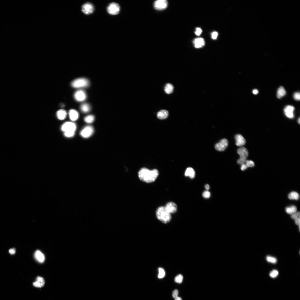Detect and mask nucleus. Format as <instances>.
Instances as JSON below:
<instances>
[{
    "label": "nucleus",
    "mask_w": 300,
    "mask_h": 300,
    "mask_svg": "<svg viewBox=\"0 0 300 300\" xmlns=\"http://www.w3.org/2000/svg\"><path fill=\"white\" fill-rule=\"evenodd\" d=\"M159 174L158 170L154 169L152 170L145 168H141L138 173V177L142 181L151 183L156 181Z\"/></svg>",
    "instance_id": "nucleus-1"
},
{
    "label": "nucleus",
    "mask_w": 300,
    "mask_h": 300,
    "mask_svg": "<svg viewBox=\"0 0 300 300\" xmlns=\"http://www.w3.org/2000/svg\"><path fill=\"white\" fill-rule=\"evenodd\" d=\"M156 216L159 221L164 223L169 222L172 218L171 214L167 211L164 206L160 207L157 209Z\"/></svg>",
    "instance_id": "nucleus-2"
},
{
    "label": "nucleus",
    "mask_w": 300,
    "mask_h": 300,
    "mask_svg": "<svg viewBox=\"0 0 300 300\" xmlns=\"http://www.w3.org/2000/svg\"><path fill=\"white\" fill-rule=\"evenodd\" d=\"M89 84L88 80L86 78H79L73 81L71 83L72 86L75 88H81L88 87Z\"/></svg>",
    "instance_id": "nucleus-3"
},
{
    "label": "nucleus",
    "mask_w": 300,
    "mask_h": 300,
    "mask_svg": "<svg viewBox=\"0 0 300 300\" xmlns=\"http://www.w3.org/2000/svg\"><path fill=\"white\" fill-rule=\"evenodd\" d=\"M108 13L112 15H116L119 13L120 11V7L118 4L116 3L109 4L107 8Z\"/></svg>",
    "instance_id": "nucleus-4"
},
{
    "label": "nucleus",
    "mask_w": 300,
    "mask_h": 300,
    "mask_svg": "<svg viewBox=\"0 0 300 300\" xmlns=\"http://www.w3.org/2000/svg\"><path fill=\"white\" fill-rule=\"evenodd\" d=\"M77 127L74 123L67 122L64 123L61 127L62 131L64 132H75L76 129Z\"/></svg>",
    "instance_id": "nucleus-5"
},
{
    "label": "nucleus",
    "mask_w": 300,
    "mask_h": 300,
    "mask_svg": "<svg viewBox=\"0 0 300 300\" xmlns=\"http://www.w3.org/2000/svg\"><path fill=\"white\" fill-rule=\"evenodd\" d=\"M94 10V8L93 4L89 2L84 4L82 7V12L85 14L87 15L92 13Z\"/></svg>",
    "instance_id": "nucleus-6"
},
{
    "label": "nucleus",
    "mask_w": 300,
    "mask_h": 300,
    "mask_svg": "<svg viewBox=\"0 0 300 300\" xmlns=\"http://www.w3.org/2000/svg\"><path fill=\"white\" fill-rule=\"evenodd\" d=\"M228 145V141L226 139L224 138L220 141L215 145V148L217 151L222 152L224 151Z\"/></svg>",
    "instance_id": "nucleus-7"
},
{
    "label": "nucleus",
    "mask_w": 300,
    "mask_h": 300,
    "mask_svg": "<svg viewBox=\"0 0 300 300\" xmlns=\"http://www.w3.org/2000/svg\"><path fill=\"white\" fill-rule=\"evenodd\" d=\"M94 132L93 128L91 126H88L84 128L81 132V136L84 138L91 137Z\"/></svg>",
    "instance_id": "nucleus-8"
},
{
    "label": "nucleus",
    "mask_w": 300,
    "mask_h": 300,
    "mask_svg": "<svg viewBox=\"0 0 300 300\" xmlns=\"http://www.w3.org/2000/svg\"><path fill=\"white\" fill-rule=\"evenodd\" d=\"M74 97L77 101L82 102L86 99L87 94L86 92L83 90H79L75 93Z\"/></svg>",
    "instance_id": "nucleus-9"
},
{
    "label": "nucleus",
    "mask_w": 300,
    "mask_h": 300,
    "mask_svg": "<svg viewBox=\"0 0 300 300\" xmlns=\"http://www.w3.org/2000/svg\"><path fill=\"white\" fill-rule=\"evenodd\" d=\"M168 6V2L166 0H158L155 1L154 6L157 10H162L166 8Z\"/></svg>",
    "instance_id": "nucleus-10"
},
{
    "label": "nucleus",
    "mask_w": 300,
    "mask_h": 300,
    "mask_svg": "<svg viewBox=\"0 0 300 300\" xmlns=\"http://www.w3.org/2000/svg\"><path fill=\"white\" fill-rule=\"evenodd\" d=\"M294 108L291 106H287L285 107L284 111L286 116L288 118H294V115L293 112Z\"/></svg>",
    "instance_id": "nucleus-11"
},
{
    "label": "nucleus",
    "mask_w": 300,
    "mask_h": 300,
    "mask_svg": "<svg viewBox=\"0 0 300 300\" xmlns=\"http://www.w3.org/2000/svg\"><path fill=\"white\" fill-rule=\"evenodd\" d=\"M167 211L170 213H174L177 211V207L176 203L171 202L168 203L164 206Z\"/></svg>",
    "instance_id": "nucleus-12"
},
{
    "label": "nucleus",
    "mask_w": 300,
    "mask_h": 300,
    "mask_svg": "<svg viewBox=\"0 0 300 300\" xmlns=\"http://www.w3.org/2000/svg\"><path fill=\"white\" fill-rule=\"evenodd\" d=\"M235 138L236 141V144L238 146L242 147L246 143V139L241 134H237L235 137Z\"/></svg>",
    "instance_id": "nucleus-13"
},
{
    "label": "nucleus",
    "mask_w": 300,
    "mask_h": 300,
    "mask_svg": "<svg viewBox=\"0 0 300 300\" xmlns=\"http://www.w3.org/2000/svg\"><path fill=\"white\" fill-rule=\"evenodd\" d=\"M45 284L44 279L41 277H38L36 279V281L33 283V286L36 287L41 288L43 287Z\"/></svg>",
    "instance_id": "nucleus-14"
},
{
    "label": "nucleus",
    "mask_w": 300,
    "mask_h": 300,
    "mask_svg": "<svg viewBox=\"0 0 300 300\" xmlns=\"http://www.w3.org/2000/svg\"><path fill=\"white\" fill-rule=\"evenodd\" d=\"M240 158H247L248 156V152L247 149L244 147L238 149L237 151Z\"/></svg>",
    "instance_id": "nucleus-15"
},
{
    "label": "nucleus",
    "mask_w": 300,
    "mask_h": 300,
    "mask_svg": "<svg viewBox=\"0 0 300 300\" xmlns=\"http://www.w3.org/2000/svg\"><path fill=\"white\" fill-rule=\"evenodd\" d=\"M193 43L195 48H201L204 46L205 42L204 39L202 38H198L195 39Z\"/></svg>",
    "instance_id": "nucleus-16"
},
{
    "label": "nucleus",
    "mask_w": 300,
    "mask_h": 300,
    "mask_svg": "<svg viewBox=\"0 0 300 300\" xmlns=\"http://www.w3.org/2000/svg\"><path fill=\"white\" fill-rule=\"evenodd\" d=\"M35 258L37 261L40 263H43L45 259V257L43 254L40 251H37L34 253Z\"/></svg>",
    "instance_id": "nucleus-17"
},
{
    "label": "nucleus",
    "mask_w": 300,
    "mask_h": 300,
    "mask_svg": "<svg viewBox=\"0 0 300 300\" xmlns=\"http://www.w3.org/2000/svg\"><path fill=\"white\" fill-rule=\"evenodd\" d=\"M169 113L166 110H162L159 112L157 115L158 118L160 119H164L168 117Z\"/></svg>",
    "instance_id": "nucleus-18"
},
{
    "label": "nucleus",
    "mask_w": 300,
    "mask_h": 300,
    "mask_svg": "<svg viewBox=\"0 0 300 300\" xmlns=\"http://www.w3.org/2000/svg\"><path fill=\"white\" fill-rule=\"evenodd\" d=\"M69 116L70 119L73 121H76L79 116L78 112L74 109L70 110L69 112Z\"/></svg>",
    "instance_id": "nucleus-19"
},
{
    "label": "nucleus",
    "mask_w": 300,
    "mask_h": 300,
    "mask_svg": "<svg viewBox=\"0 0 300 300\" xmlns=\"http://www.w3.org/2000/svg\"><path fill=\"white\" fill-rule=\"evenodd\" d=\"M195 172L193 168L191 167H189L186 169L185 173V176L186 177H189L191 178H194L195 176Z\"/></svg>",
    "instance_id": "nucleus-20"
},
{
    "label": "nucleus",
    "mask_w": 300,
    "mask_h": 300,
    "mask_svg": "<svg viewBox=\"0 0 300 300\" xmlns=\"http://www.w3.org/2000/svg\"><path fill=\"white\" fill-rule=\"evenodd\" d=\"M58 118L61 120H63L66 118L67 116L66 112L63 109H61L58 111L57 113Z\"/></svg>",
    "instance_id": "nucleus-21"
},
{
    "label": "nucleus",
    "mask_w": 300,
    "mask_h": 300,
    "mask_svg": "<svg viewBox=\"0 0 300 300\" xmlns=\"http://www.w3.org/2000/svg\"><path fill=\"white\" fill-rule=\"evenodd\" d=\"M286 94V91L284 88L280 87L278 89L277 93V97L278 98H281L284 96Z\"/></svg>",
    "instance_id": "nucleus-22"
},
{
    "label": "nucleus",
    "mask_w": 300,
    "mask_h": 300,
    "mask_svg": "<svg viewBox=\"0 0 300 300\" xmlns=\"http://www.w3.org/2000/svg\"><path fill=\"white\" fill-rule=\"evenodd\" d=\"M81 109L82 112L84 113H87L89 112L91 110V106L90 105L87 103H84L82 104L81 106Z\"/></svg>",
    "instance_id": "nucleus-23"
},
{
    "label": "nucleus",
    "mask_w": 300,
    "mask_h": 300,
    "mask_svg": "<svg viewBox=\"0 0 300 300\" xmlns=\"http://www.w3.org/2000/svg\"><path fill=\"white\" fill-rule=\"evenodd\" d=\"M173 89L174 87L171 84L167 83L164 87V91L167 94H170L172 93L173 92Z\"/></svg>",
    "instance_id": "nucleus-24"
},
{
    "label": "nucleus",
    "mask_w": 300,
    "mask_h": 300,
    "mask_svg": "<svg viewBox=\"0 0 300 300\" xmlns=\"http://www.w3.org/2000/svg\"><path fill=\"white\" fill-rule=\"evenodd\" d=\"M288 198L290 199L298 200L299 198V195L296 192H293L288 195Z\"/></svg>",
    "instance_id": "nucleus-25"
},
{
    "label": "nucleus",
    "mask_w": 300,
    "mask_h": 300,
    "mask_svg": "<svg viewBox=\"0 0 300 300\" xmlns=\"http://www.w3.org/2000/svg\"><path fill=\"white\" fill-rule=\"evenodd\" d=\"M297 208L296 206H292L286 208V212L289 214H292L297 212Z\"/></svg>",
    "instance_id": "nucleus-26"
},
{
    "label": "nucleus",
    "mask_w": 300,
    "mask_h": 300,
    "mask_svg": "<svg viewBox=\"0 0 300 300\" xmlns=\"http://www.w3.org/2000/svg\"><path fill=\"white\" fill-rule=\"evenodd\" d=\"M94 117L93 115H89L84 118V121L85 122L88 123H93L94 121Z\"/></svg>",
    "instance_id": "nucleus-27"
},
{
    "label": "nucleus",
    "mask_w": 300,
    "mask_h": 300,
    "mask_svg": "<svg viewBox=\"0 0 300 300\" xmlns=\"http://www.w3.org/2000/svg\"><path fill=\"white\" fill-rule=\"evenodd\" d=\"M267 261L270 263L275 264L277 262V259L276 258L271 256H268L266 257Z\"/></svg>",
    "instance_id": "nucleus-28"
},
{
    "label": "nucleus",
    "mask_w": 300,
    "mask_h": 300,
    "mask_svg": "<svg viewBox=\"0 0 300 300\" xmlns=\"http://www.w3.org/2000/svg\"><path fill=\"white\" fill-rule=\"evenodd\" d=\"M183 277L182 275L179 274L174 279V281L176 282L181 283L183 281Z\"/></svg>",
    "instance_id": "nucleus-29"
},
{
    "label": "nucleus",
    "mask_w": 300,
    "mask_h": 300,
    "mask_svg": "<svg viewBox=\"0 0 300 300\" xmlns=\"http://www.w3.org/2000/svg\"><path fill=\"white\" fill-rule=\"evenodd\" d=\"M279 273L277 270L274 269L269 273V276L272 278L276 277L278 274Z\"/></svg>",
    "instance_id": "nucleus-30"
},
{
    "label": "nucleus",
    "mask_w": 300,
    "mask_h": 300,
    "mask_svg": "<svg viewBox=\"0 0 300 300\" xmlns=\"http://www.w3.org/2000/svg\"><path fill=\"white\" fill-rule=\"evenodd\" d=\"M159 272L158 278H161L164 277L165 274L164 270L162 268H159Z\"/></svg>",
    "instance_id": "nucleus-31"
},
{
    "label": "nucleus",
    "mask_w": 300,
    "mask_h": 300,
    "mask_svg": "<svg viewBox=\"0 0 300 300\" xmlns=\"http://www.w3.org/2000/svg\"><path fill=\"white\" fill-rule=\"evenodd\" d=\"M300 214L299 212H297L291 214V218L294 220L300 218Z\"/></svg>",
    "instance_id": "nucleus-32"
},
{
    "label": "nucleus",
    "mask_w": 300,
    "mask_h": 300,
    "mask_svg": "<svg viewBox=\"0 0 300 300\" xmlns=\"http://www.w3.org/2000/svg\"><path fill=\"white\" fill-rule=\"evenodd\" d=\"M75 132H64V134L65 136L67 137H71L74 136Z\"/></svg>",
    "instance_id": "nucleus-33"
},
{
    "label": "nucleus",
    "mask_w": 300,
    "mask_h": 300,
    "mask_svg": "<svg viewBox=\"0 0 300 300\" xmlns=\"http://www.w3.org/2000/svg\"><path fill=\"white\" fill-rule=\"evenodd\" d=\"M247 161V158H239L237 161V163L239 164L242 165L246 164Z\"/></svg>",
    "instance_id": "nucleus-34"
},
{
    "label": "nucleus",
    "mask_w": 300,
    "mask_h": 300,
    "mask_svg": "<svg viewBox=\"0 0 300 300\" xmlns=\"http://www.w3.org/2000/svg\"><path fill=\"white\" fill-rule=\"evenodd\" d=\"M248 167H252L254 166V162L251 160H247L246 164Z\"/></svg>",
    "instance_id": "nucleus-35"
},
{
    "label": "nucleus",
    "mask_w": 300,
    "mask_h": 300,
    "mask_svg": "<svg viewBox=\"0 0 300 300\" xmlns=\"http://www.w3.org/2000/svg\"><path fill=\"white\" fill-rule=\"evenodd\" d=\"M293 97L295 100L297 101H299L300 99V94L299 92L295 93L293 96Z\"/></svg>",
    "instance_id": "nucleus-36"
},
{
    "label": "nucleus",
    "mask_w": 300,
    "mask_h": 300,
    "mask_svg": "<svg viewBox=\"0 0 300 300\" xmlns=\"http://www.w3.org/2000/svg\"><path fill=\"white\" fill-rule=\"evenodd\" d=\"M203 196L204 198H209L211 196V193L208 191H205L203 193Z\"/></svg>",
    "instance_id": "nucleus-37"
},
{
    "label": "nucleus",
    "mask_w": 300,
    "mask_h": 300,
    "mask_svg": "<svg viewBox=\"0 0 300 300\" xmlns=\"http://www.w3.org/2000/svg\"><path fill=\"white\" fill-rule=\"evenodd\" d=\"M178 291L177 289H176L173 292L172 296L174 298H176L178 297Z\"/></svg>",
    "instance_id": "nucleus-38"
},
{
    "label": "nucleus",
    "mask_w": 300,
    "mask_h": 300,
    "mask_svg": "<svg viewBox=\"0 0 300 300\" xmlns=\"http://www.w3.org/2000/svg\"><path fill=\"white\" fill-rule=\"evenodd\" d=\"M202 32V29L199 28H197L196 29V31L195 32V33L197 36H199L200 34H201Z\"/></svg>",
    "instance_id": "nucleus-39"
},
{
    "label": "nucleus",
    "mask_w": 300,
    "mask_h": 300,
    "mask_svg": "<svg viewBox=\"0 0 300 300\" xmlns=\"http://www.w3.org/2000/svg\"><path fill=\"white\" fill-rule=\"evenodd\" d=\"M218 36V33L216 32H213L212 34V37L214 39H216Z\"/></svg>",
    "instance_id": "nucleus-40"
},
{
    "label": "nucleus",
    "mask_w": 300,
    "mask_h": 300,
    "mask_svg": "<svg viewBox=\"0 0 300 300\" xmlns=\"http://www.w3.org/2000/svg\"><path fill=\"white\" fill-rule=\"evenodd\" d=\"M248 168L246 164H243L241 165V169L242 171H244L247 168Z\"/></svg>",
    "instance_id": "nucleus-41"
},
{
    "label": "nucleus",
    "mask_w": 300,
    "mask_h": 300,
    "mask_svg": "<svg viewBox=\"0 0 300 300\" xmlns=\"http://www.w3.org/2000/svg\"><path fill=\"white\" fill-rule=\"evenodd\" d=\"M9 253L11 254H13L16 253V250L14 249H11L9 250Z\"/></svg>",
    "instance_id": "nucleus-42"
},
{
    "label": "nucleus",
    "mask_w": 300,
    "mask_h": 300,
    "mask_svg": "<svg viewBox=\"0 0 300 300\" xmlns=\"http://www.w3.org/2000/svg\"><path fill=\"white\" fill-rule=\"evenodd\" d=\"M300 218L294 220L295 223H296V224L297 225V226H299V227L300 226Z\"/></svg>",
    "instance_id": "nucleus-43"
},
{
    "label": "nucleus",
    "mask_w": 300,
    "mask_h": 300,
    "mask_svg": "<svg viewBox=\"0 0 300 300\" xmlns=\"http://www.w3.org/2000/svg\"><path fill=\"white\" fill-rule=\"evenodd\" d=\"M258 93V91L257 89H254L253 91V93L254 94H257Z\"/></svg>",
    "instance_id": "nucleus-44"
},
{
    "label": "nucleus",
    "mask_w": 300,
    "mask_h": 300,
    "mask_svg": "<svg viewBox=\"0 0 300 300\" xmlns=\"http://www.w3.org/2000/svg\"><path fill=\"white\" fill-rule=\"evenodd\" d=\"M205 188L207 190L209 189V185L208 184H206V185H205Z\"/></svg>",
    "instance_id": "nucleus-45"
},
{
    "label": "nucleus",
    "mask_w": 300,
    "mask_h": 300,
    "mask_svg": "<svg viewBox=\"0 0 300 300\" xmlns=\"http://www.w3.org/2000/svg\"><path fill=\"white\" fill-rule=\"evenodd\" d=\"M175 300H182V299L181 298L177 297L175 298Z\"/></svg>",
    "instance_id": "nucleus-46"
},
{
    "label": "nucleus",
    "mask_w": 300,
    "mask_h": 300,
    "mask_svg": "<svg viewBox=\"0 0 300 300\" xmlns=\"http://www.w3.org/2000/svg\"><path fill=\"white\" fill-rule=\"evenodd\" d=\"M300 118H299L298 119V123L299 124H300Z\"/></svg>",
    "instance_id": "nucleus-47"
}]
</instances>
